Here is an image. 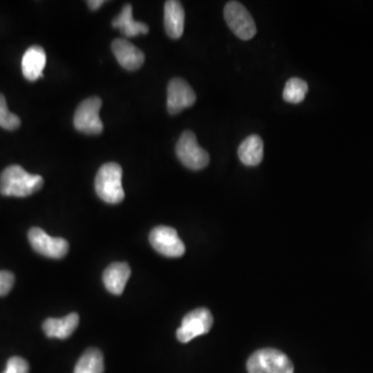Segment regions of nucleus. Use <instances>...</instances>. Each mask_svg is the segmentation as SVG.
<instances>
[{
	"label": "nucleus",
	"instance_id": "obj_1",
	"mask_svg": "<svg viewBox=\"0 0 373 373\" xmlns=\"http://www.w3.org/2000/svg\"><path fill=\"white\" fill-rule=\"evenodd\" d=\"M44 185L42 176L31 175L19 165L6 167L0 175V194L13 198H27L40 191Z\"/></svg>",
	"mask_w": 373,
	"mask_h": 373
},
{
	"label": "nucleus",
	"instance_id": "obj_2",
	"mask_svg": "<svg viewBox=\"0 0 373 373\" xmlns=\"http://www.w3.org/2000/svg\"><path fill=\"white\" fill-rule=\"evenodd\" d=\"M123 169L121 165L110 162L103 165L96 176L95 188L98 196L110 205H118L125 199L123 191Z\"/></svg>",
	"mask_w": 373,
	"mask_h": 373
},
{
	"label": "nucleus",
	"instance_id": "obj_3",
	"mask_svg": "<svg viewBox=\"0 0 373 373\" xmlns=\"http://www.w3.org/2000/svg\"><path fill=\"white\" fill-rule=\"evenodd\" d=\"M249 373H294L292 360L279 349H258L247 362Z\"/></svg>",
	"mask_w": 373,
	"mask_h": 373
},
{
	"label": "nucleus",
	"instance_id": "obj_4",
	"mask_svg": "<svg viewBox=\"0 0 373 373\" xmlns=\"http://www.w3.org/2000/svg\"><path fill=\"white\" fill-rule=\"evenodd\" d=\"M176 155L183 165L191 170H200L210 163V155L198 143L195 134L185 131L175 146Z\"/></svg>",
	"mask_w": 373,
	"mask_h": 373
},
{
	"label": "nucleus",
	"instance_id": "obj_5",
	"mask_svg": "<svg viewBox=\"0 0 373 373\" xmlns=\"http://www.w3.org/2000/svg\"><path fill=\"white\" fill-rule=\"evenodd\" d=\"M224 18L230 31L241 40H251L255 36L257 29L252 16L240 2H228L224 8Z\"/></svg>",
	"mask_w": 373,
	"mask_h": 373
},
{
	"label": "nucleus",
	"instance_id": "obj_6",
	"mask_svg": "<svg viewBox=\"0 0 373 373\" xmlns=\"http://www.w3.org/2000/svg\"><path fill=\"white\" fill-rule=\"evenodd\" d=\"M102 100L91 97L80 103L75 112L74 126L77 131L84 134L98 135L104 130V125L100 118Z\"/></svg>",
	"mask_w": 373,
	"mask_h": 373
},
{
	"label": "nucleus",
	"instance_id": "obj_7",
	"mask_svg": "<svg viewBox=\"0 0 373 373\" xmlns=\"http://www.w3.org/2000/svg\"><path fill=\"white\" fill-rule=\"evenodd\" d=\"M214 324L209 309L198 308L188 313L182 322V326L176 331V337L182 343L190 342L198 336L209 333Z\"/></svg>",
	"mask_w": 373,
	"mask_h": 373
},
{
	"label": "nucleus",
	"instance_id": "obj_8",
	"mask_svg": "<svg viewBox=\"0 0 373 373\" xmlns=\"http://www.w3.org/2000/svg\"><path fill=\"white\" fill-rule=\"evenodd\" d=\"M150 242L155 251L166 257H180L186 251L178 231L168 226H157L150 231Z\"/></svg>",
	"mask_w": 373,
	"mask_h": 373
},
{
	"label": "nucleus",
	"instance_id": "obj_9",
	"mask_svg": "<svg viewBox=\"0 0 373 373\" xmlns=\"http://www.w3.org/2000/svg\"><path fill=\"white\" fill-rule=\"evenodd\" d=\"M29 241L36 252L46 257L59 260L68 252V242L65 239L50 237L39 228H31L29 231Z\"/></svg>",
	"mask_w": 373,
	"mask_h": 373
},
{
	"label": "nucleus",
	"instance_id": "obj_10",
	"mask_svg": "<svg viewBox=\"0 0 373 373\" xmlns=\"http://www.w3.org/2000/svg\"><path fill=\"white\" fill-rule=\"evenodd\" d=\"M195 102V91L187 81L182 78L170 80L167 88V110L171 116H175L183 110L193 106Z\"/></svg>",
	"mask_w": 373,
	"mask_h": 373
},
{
	"label": "nucleus",
	"instance_id": "obj_11",
	"mask_svg": "<svg viewBox=\"0 0 373 373\" xmlns=\"http://www.w3.org/2000/svg\"><path fill=\"white\" fill-rule=\"evenodd\" d=\"M112 51L120 65L127 71H136L143 66L145 56L140 49L125 39H116L112 42Z\"/></svg>",
	"mask_w": 373,
	"mask_h": 373
},
{
	"label": "nucleus",
	"instance_id": "obj_12",
	"mask_svg": "<svg viewBox=\"0 0 373 373\" xmlns=\"http://www.w3.org/2000/svg\"><path fill=\"white\" fill-rule=\"evenodd\" d=\"M131 276V269L126 262H113L105 270L103 282L110 294L121 296Z\"/></svg>",
	"mask_w": 373,
	"mask_h": 373
},
{
	"label": "nucleus",
	"instance_id": "obj_13",
	"mask_svg": "<svg viewBox=\"0 0 373 373\" xmlns=\"http://www.w3.org/2000/svg\"><path fill=\"white\" fill-rule=\"evenodd\" d=\"M165 31L171 39L178 40L184 34L185 11L176 0H168L164 4Z\"/></svg>",
	"mask_w": 373,
	"mask_h": 373
},
{
	"label": "nucleus",
	"instance_id": "obj_14",
	"mask_svg": "<svg viewBox=\"0 0 373 373\" xmlns=\"http://www.w3.org/2000/svg\"><path fill=\"white\" fill-rule=\"evenodd\" d=\"M45 50L41 46H31L26 50L22 58L23 76L29 81H36L40 77H44L43 70L46 66Z\"/></svg>",
	"mask_w": 373,
	"mask_h": 373
},
{
	"label": "nucleus",
	"instance_id": "obj_15",
	"mask_svg": "<svg viewBox=\"0 0 373 373\" xmlns=\"http://www.w3.org/2000/svg\"><path fill=\"white\" fill-rule=\"evenodd\" d=\"M111 24L114 29H120L121 33L127 38H133V36H139V34L150 33V27L148 24L134 20L133 8L130 4L123 6L120 15L112 20Z\"/></svg>",
	"mask_w": 373,
	"mask_h": 373
},
{
	"label": "nucleus",
	"instance_id": "obj_16",
	"mask_svg": "<svg viewBox=\"0 0 373 373\" xmlns=\"http://www.w3.org/2000/svg\"><path fill=\"white\" fill-rule=\"evenodd\" d=\"M79 325V315L77 313H70L63 319H48L43 324L46 335L50 338L66 339L76 331Z\"/></svg>",
	"mask_w": 373,
	"mask_h": 373
},
{
	"label": "nucleus",
	"instance_id": "obj_17",
	"mask_svg": "<svg viewBox=\"0 0 373 373\" xmlns=\"http://www.w3.org/2000/svg\"><path fill=\"white\" fill-rule=\"evenodd\" d=\"M237 154L242 164L257 166L264 159V141L258 135H251L239 146Z\"/></svg>",
	"mask_w": 373,
	"mask_h": 373
},
{
	"label": "nucleus",
	"instance_id": "obj_18",
	"mask_svg": "<svg viewBox=\"0 0 373 373\" xmlns=\"http://www.w3.org/2000/svg\"><path fill=\"white\" fill-rule=\"evenodd\" d=\"M104 357L98 349H88L76 364L74 373L104 372Z\"/></svg>",
	"mask_w": 373,
	"mask_h": 373
},
{
	"label": "nucleus",
	"instance_id": "obj_19",
	"mask_svg": "<svg viewBox=\"0 0 373 373\" xmlns=\"http://www.w3.org/2000/svg\"><path fill=\"white\" fill-rule=\"evenodd\" d=\"M308 93L307 82L300 78H290L286 82L285 91H283V99L285 102L292 104H299L303 102Z\"/></svg>",
	"mask_w": 373,
	"mask_h": 373
},
{
	"label": "nucleus",
	"instance_id": "obj_20",
	"mask_svg": "<svg viewBox=\"0 0 373 373\" xmlns=\"http://www.w3.org/2000/svg\"><path fill=\"white\" fill-rule=\"evenodd\" d=\"M21 125V120L19 116L11 113L8 108L6 98L2 93H0V127L9 131H14L18 129Z\"/></svg>",
	"mask_w": 373,
	"mask_h": 373
},
{
	"label": "nucleus",
	"instance_id": "obj_21",
	"mask_svg": "<svg viewBox=\"0 0 373 373\" xmlns=\"http://www.w3.org/2000/svg\"><path fill=\"white\" fill-rule=\"evenodd\" d=\"M29 365L21 357H11L4 373H29Z\"/></svg>",
	"mask_w": 373,
	"mask_h": 373
},
{
	"label": "nucleus",
	"instance_id": "obj_22",
	"mask_svg": "<svg viewBox=\"0 0 373 373\" xmlns=\"http://www.w3.org/2000/svg\"><path fill=\"white\" fill-rule=\"evenodd\" d=\"M15 283V275L10 271H0V297L6 296Z\"/></svg>",
	"mask_w": 373,
	"mask_h": 373
},
{
	"label": "nucleus",
	"instance_id": "obj_23",
	"mask_svg": "<svg viewBox=\"0 0 373 373\" xmlns=\"http://www.w3.org/2000/svg\"><path fill=\"white\" fill-rule=\"evenodd\" d=\"M105 4H106L105 0H89V1H88V8L93 11L98 10V9L101 8V6Z\"/></svg>",
	"mask_w": 373,
	"mask_h": 373
}]
</instances>
